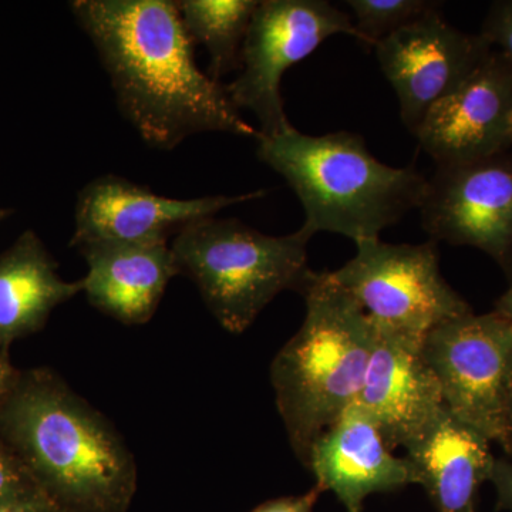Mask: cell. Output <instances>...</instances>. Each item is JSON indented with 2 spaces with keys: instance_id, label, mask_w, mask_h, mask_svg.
I'll return each mask as SVG.
<instances>
[{
  "instance_id": "obj_18",
  "label": "cell",
  "mask_w": 512,
  "mask_h": 512,
  "mask_svg": "<svg viewBox=\"0 0 512 512\" xmlns=\"http://www.w3.org/2000/svg\"><path fill=\"white\" fill-rule=\"evenodd\" d=\"M259 0H181V19L192 42L210 53L208 76L220 82L241 67V52Z\"/></svg>"
},
{
  "instance_id": "obj_27",
  "label": "cell",
  "mask_w": 512,
  "mask_h": 512,
  "mask_svg": "<svg viewBox=\"0 0 512 512\" xmlns=\"http://www.w3.org/2000/svg\"><path fill=\"white\" fill-rule=\"evenodd\" d=\"M500 447L503 448L504 453L507 454V457L511 458L512 460V400L510 412H508L507 431H505V437Z\"/></svg>"
},
{
  "instance_id": "obj_23",
  "label": "cell",
  "mask_w": 512,
  "mask_h": 512,
  "mask_svg": "<svg viewBox=\"0 0 512 512\" xmlns=\"http://www.w3.org/2000/svg\"><path fill=\"white\" fill-rule=\"evenodd\" d=\"M491 484L497 493V510L512 512V460L508 457H495L490 474Z\"/></svg>"
},
{
  "instance_id": "obj_4",
  "label": "cell",
  "mask_w": 512,
  "mask_h": 512,
  "mask_svg": "<svg viewBox=\"0 0 512 512\" xmlns=\"http://www.w3.org/2000/svg\"><path fill=\"white\" fill-rule=\"evenodd\" d=\"M305 319L271 363L276 409L306 466L316 439L357 402L375 346L373 320L329 271L306 278Z\"/></svg>"
},
{
  "instance_id": "obj_14",
  "label": "cell",
  "mask_w": 512,
  "mask_h": 512,
  "mask_svg": "<svg viewBox=\"0 0 512 512\" xmlns=\"http://www.w3.org/2000/svg\"><path fill=\"white\" fill-rule=\"evenodd\" d=\"M421 346L377 329L357 397L392 450L410 443L444 409L440 384Z\"/></svg>"
},
{
  "instance_id": "obj_21",
  "label": "cell",
  "mask_w": 512,
  "mask_h": 512,
  "mask_svg": "<svg viewBox=\"0 0 512 512\" xmlns=\"http://www.w3.org/2000/svg\"><path fill=\"white\" fill-rule=\"evenodd\" d=\"M45 494L5 446H0V503Z\"/></svg>"
},
{
  "instance_id": "obj_17",
  "label": "cell",
  "mask_w": 512,
  "mask_h": 512,
  "mask_svg": "<svg viewBox=\"0 0 512 512\" xmlns=\"http://www.w3.org/2000/svg\"><path fill=\"white\" fill-rule=\"evenodd\" d=\"M83 292V281L67 282L55 259L33 232L0 255V350L45 326L50 313Z\"/></svg>"
},
{
  "instance_id": "obj_11",
  "label": "cell",
  "mask_w": 512,
  "mask_h": 512,
  "mask_svg": "<svg viewBox=\"0 0 512 512\" xmlns=\"http://www.w3.org/2000/svg\"><path fill=\"white\" fill-rule=\"evenodd\" d=\"M266 191L248 194L178 198L154 194L119 175H103L79 192L70 247L89 244H163L185 225L212 218L224 208L265 197Z\"/></svg>"
},
{
  "instance_id": "obj_8",
  "label": "cell",
  "mask_w": 512,
  "mask_h": 512,
  "mask_svg": "<svg viewBox=\"0 0 512 512\" xmlns=\"http://www.w3.org/2000/svg\"><path fill=\"white\" fill-rule=\"evenodd\" d=\"M335 35L359 40L348 13L325 0L258 3L242 46L239 74L225 90L238 110L254 113L261 124L259 136H276L293 127L282 100V77Z\"/></svg>"
},
{
  "instance_id": "obj_13",
  "label": "cell",
  "mask_w": 512,
  "mask_h": 512,
  "mask_svg": "<svg viewBox=\"0 0 512 512\" xmlns=\"http://www.w3.org/2000/svg\"><path fill=\"white\" fill-rule=\"evenodd\" d=\"M393 451L355 403L316 439L305 467L323 493L332 491L348 512H362L369 495L414 484L406 458Z\"/></svg>"
},
{
  "instance_id": "obj_25",
  "label": "cell",
  "mask_w": 512,
  "mask_h": 512,
  "mask_svg": "<svg viewBox=\"0 0 512 512\" xmlns=\"http://www.w3.org/2000/svg\"><path fill=\"white\" fill-rule=\"evenodd\" d=\"M16 375L10 366L8 357L0 350V402L8 394L10 387L15 383Z\"/></svg>"
},
{
  "instance_id": "obj_7",
  "label": "cell",
  "mask_w": 512,
  "mask_h": 512,
  "mask_svg": "<svg viewBox=\"0 0 512 512\" xmlns=\"http://www.w3.org/2000/svg\"><path fill=\"white\" fill-rule=\"evenodd\" d=\"M444 406L501 446L512 400V320L497 312L458 316L424 339Z\"/></svg>"
},
{
  "instance_id": "obj_6",
  "label": "cell",
  "mask_w": 512,
  "mask_h": 512,
  "mask_svg": "<svg viewBox=\"0 0 512 512\" xmlns=\"http://www.w3.org/2000/svg\"><path fill=\"white\" fill-rule=\"evenodd\" d=\"M332 278L373 320L376 328L423 345L441 323L473 312L444 279L436 242H356V255Z\"/></svg>"
},
{
  "instance_id": "obj_3",
  "label": "cell",
  "mask_w": 512,
  "mask_h": 512,
  "mask_svg": "<svg viewBox=\"0 0 512 512\" xmlns=\"http://www.w3.org/2000/svg\"><path fill=\"white\" fill-rule=\"evenodd\" d=\"M259 160L298 195L311 237L332 232L352 241L380 238L386 228L419 210L427 178L413 167H392L373 157L362 136L336 131L308 136L295 127L256 138Z\"/></svg>"
},
{
  "instance_id": "obj_12",
  "label": "cell",
  "mask_w": 512,
  "mask_h": 512,
  "mask_svg": "<svg viewBox=\"0 0 512 512\" xmlns=\"http://www.w3.org/2000/svg\"><path fill=\"white\" fill-rule=\"evenodd\" d=\"M436 167L512 148V69L491 50L476 72L440 100L414 134Z\"/></svg>"
},
{
  "instance_id": "obj_20",
  "label": "cell",
  "mask_w": 512,
  "mask_h": 512,
  "mask_svg": "<svg viewBox=\"0 0 512 512\" xmlns=\"http://www.w3.org/2000/svg\"><path fill=\"white\" fill-rule=\"evenodd\" d=\"M480 36L512 69V0H498L490 6Z\"/></svg>"
},
{
  "instance_id": "obj_2",
  "label": "cell",
  "mask_w": 512,
  "mask_h": 512,
  "mask_svg": "<svg viewBox=\"0 0 512 512\" xmlns=\"http://www.w3.org/2000/svg\"><path fill=\"white\" fill-rule=\"evenodd\" d=\"M6 448L64 512H127L137 464L106 417L47 370L16 377L0 402Z\"/></svg>"
},
{
  "instance_id": "obj_28",
  "label": "cell",
  "mask_w": 512,
  "mask_h": 512,
  "mask_svg": "<svg viewBox=\"0 0 512 512\" xmlns=\"http://www.w3.org/2000/svg\"><path fill=\"white\" fill-rule=\"evenodd\" d=\"M9 211L8 210H0V220H3V218L8 217Z\"/></svg>"
},
{
  "instance_id": "obj_1",
  "label": "cell",
  "mask_w": 512,
  "mask_h": 512,
  "mask_svg": "<svg viewBox=\"0 0 512 512\" xmlns=\"http://www.w3.org/2000/svg\"><path fill=\"white\" fill-rule=\"evenodd\" d=\"M117 104L148 146L170 151L200 133L258 138L224 84L201 72L194 42L170 0H76Z\"/></svg>"
},
{
  "instance_id": "obj_15",
  "label": "cell",
  "mask_w": 512,
  "mask_h": 512,
  "mask_svg": "<svg viewBox=\"0 0 512 512\" xmlns=\"http://www.w3.org/2000/svg\"><path fill=\"white\" fill-rule=\"evenodd\" d=\"M406 450L414 484L421 485L437 512H476L478 494L490 480L491 441L453 416L446 406Z\"/></svg>"
},
{
  "instance_id": "obj_9",
  "label": "cell",
  "mask_w": 512,
  "mask_h": 512,
  "mask_svg": "<svg viewBox=\"0 0 512 512\" xmlns=\"http://www.w3.org/2000/svg\"><path fill=\"white\" fill-rule=\"evenodd\" d=\"M430 241L473 247L508 274L512 266V148L471 163L436 167L420 207Z\"/></svg>"
},
{
  "instance_id": "obj_24",
  "label": "cell",
  "mask_w": 512,
  "mask_h": 512,
  "mask_svg": "<svg viewBox=\"0 0 512 512\" xmlns=\"http://www.w3.org/2000/svg\"><path fill=\"white\" fill-rule=\"evenodd\" d=\"M0 512H64L46 494H37L23 500L0 503Z\"/></svg>"
},
{
  "instance_id": "obj_5",
  "label": "cell",
  "mask_w": 512,
  "mask_h": 512,
  "mask_svg": "<svg viewBox=\"0 0 512 512\" xmlns=\"http://www.w3.org/2000/svg\"><path fill=\"white\" fill-rule=\"evenodd\" d=\"M311 238L302 228L274 237L212 217L185 225L170 247L180 275L197 285L212 316L241 335L279 293L301 291L312 271Z\"/></svg>"
},
{
  "instance_id": "obj_16",
  "label": "cell",
  "mask_w": 512,
  "mask_h": 512,
  "mask_svg": "<svg viewBox=\"0 0 512 512\" xmlns=\"http://www.w3.org/2000/svg\"><path fill=\"white\" fill-rule=\"evenodd\" d=\"M87 262L82 279L87 301L128 326L146 325L165 288L180 275L173 251L163 244H89L79 248Z\"/></svg>"
},
{
  "instance_id": "obj_10",
  "label": "cell",
  "mask_w": 512,
  "mask_h": 512,
  "mask_svg": "<svg viewBox=\"0 0 512 512\" xmlns=\"http://www.w3.org/2000/svg\"><path fill=\"white\" fill-rule=\"evenodd\" d=\"M373 49L396 93L403 124L412 134L427 113L476 72L493 50L480 35L451 26L440 12L404 26Z\"/></svg>"
},
{
  "instance_id": "obj_19",
  "label": "cell",
  "mask_w": 512,
  "mask_h": 512,
  "mask_svg": "<svg viewBox=\"0 0 512 512\" xmlns=\"http://www.w3.org/2000/svg\"><path fill=\"white\" fill-rule=\"evenodd\" d=\"M359 42L375 47L380 40L431 13L440 12L436 0H346Z\"/></svg>"
},
{
  "instance_id": "obj_26",
  "label": "cell",
  "mask_w": 512,
  "mask_h": 512,
  "mask_svg": "<svg viewBox=\"0 0 512 512\" xmlns=\"http://www.w3.org/2000/svg\"><path fill=\"white\" fill-rule=\"evenodd\" d=\"M507 276V289H505V291L501 293L500 298L495 301L494 312L500 313V315L505 316V318L512 320V266Z\"/></svg>"
},
{
  "instance_id": "obj_22",
  "label": "cell",
  "mask_w": 512,
  "mask_h": 512,
  "mask_svg": "<svg viewBox=\"0 0 512 512\" xmlns=\"http://www.w3.org/2000/svg\"><path fill=\"white\" fill-rule=\"evenodd\" d=\"M322 494L323 491L315 485L308 493L274 498L259 504L249 512H313Z\"/></svg>"
}]
</instances>
